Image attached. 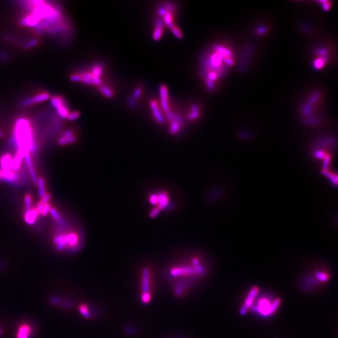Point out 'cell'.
Listing matches in <instances>:
<instances>
[{
	"instance_id": "cell-1",
	"label": "cell",
	"mask_w": 338,
	"mask_h": 338,
	"mask_svg": "<svg viewBox=\"0 0 338 338\" xmlns=\"http://www.w3.org/2000/svg\"><path fill=\"white\" fill-rule=\"evenodd\" d=\"M12 142L18 149L17 153L23 158L30 152H34L36 145L33 130L29 121L25 119L17 120L14 127Z\"/></svg>"
},
{
	"instance_id": "cell-2",
	"label": "cell",
	"mask_w": 338,
	"mask_h": 338,
	"mask_svg": "<svg viewBox=\"0 0 338 338\" xmlns=\"http://www.w3.org/2000/svg\"><path fill=\"white\" fill-rule=\"evenodd\" d=\"M56 249L58 251H64L70 249V251H76L78 247V237L76 234L70 233L66 235H60L54 239Z\"/></svg>"
},
{
	"instance_id": "cell-3",
	"label": "cell",
	"mask_w": 338,
	"mask_h": 338,
	"mask_svg": "<svg viewBox=\"0 0 338 338\" xmlns=\"http://www.w3.org/2000/svg\"><path fill=\"white\" fill-rule=\"evenodd\" d=\"M0 181L6 182L14 185L18 184L20 181L19 175L12 170H6L0 169Z\"/></svg>"
},
{
	"instance_id": "cell-4",
	"label": "cell",
	"mask_w": 338,
	"mask_h": 338,
	"mask_svg": "<svg viewBox=\"0 0 338 338\" xmlns=\"http://www.w3.org/2000/svg\"><path fill=\"white\" fill-rule=\"evenodd\" d=\"M50 98V95L48 92H43V93H39L34 97H30L23 100L21 102V105L23 107L30 106L34 104H40V103L47 101Z\"/></svg>"
},
{
	"instance_id": "cell-5",
	"label": "cell",
	"mask_w": 338,
	"mask_h": 338,
	"mask_svg": "<svg viewBox=\"0 0 338 338\" xmlns=\"http://www.w3.org/2000/svg\"><path fill=\"white\" fill-rule=\"evenodd\" d=\"M196 273L194 267L190 266H183V267H177L171 269L170 275L173 277H179L182 275H189Z\"/></svg>"
},
{
	"instance_id": "cell-6",
	"label": "cell",
	"mask_w": 338,
	"mask_h": 338,
	"mask_svg": "<svg viewBox=\"0 0 338 338\" xmlns=\"http://www.w3.org/2000/svg\"><path fill=\"white\" fill-rule=\"evenodd\" d=\"M160 102L161 106L163 111L167 113L170 110L169 104V93L167 87L162 85L160 86Z\"/></svg>"
},
{
	"instance_id": "cell-7",
	"label": "cell",
	"mask_w": 338,
	"mask_h": 338,
	"mask_svg": "<svg viewBox=\"0 0 338 338\" xmlns=\"http://www.w3.org/2000/svg\"><path fill=\"white\" fill-rule=\"evenodd\" d=\"M81 82L86 85L101 86L102 81L101 79L95 78L91 72H83L81 73Z\"/></svg>"
},
{
	"instance_id": "cell-8",
	"label": "cell",
	"mask_w": 338,
	"mask_h": 338,
	"mask_svg": "<svg viewBox=\"0 0 338 338\" xmlns=\"http://www.w3.org/2000/svg\"><path fill=\"white\" fill-rule=\"evenodd\" d=\"M142 291L143 293H149L150 291V272L148 268H144L142 272Z\"/></svg>"
},
{
	"instance_id": "cell-9",
	"label": "cell",
	"mask_w": 338,
	"mask_h": 338,
	"mask_svg": "<svg viewBox=\"0 0 338 338\" xmlns=\"http://www.w3.org/2000/svg\"><path fill=\"white\" fill-rule=\"evenodd\" d=\"M24 158H25L26 164L27 165V167H28V170H29V173H30L32 180L33 181V182L34 184H36L37 181H38V179H37V177H36V174L35 169L33 167V162H32L31 157L30 155V154H28L26 155L25 156Z\"/></svg>"
},
{
	"instance_id": "cell-10",
	"label": "cell",
	"mask_w": 338,
	"mask_h": 338,
	"mask_svg": "<svg viewBox=\"0 0 338 338\" xmlns=\"http://www.w3.org/2000/svg\"><path fill=\"white\" fill-rule=\"evenodd\" d=\"M150 107L152 108L153 115L155 120L160 123H164V116H162V114H161L160 110L157 102L155 100H152L150 102Z\"/></svg>"
},
{
	"instance_id": "cell-11",
	"label": "cell",
	"mask_w": 338,
	"mask_h": 338,
	"mask_svg": "<svg viewBox=\"0 0 338 338\" xmlns=\"http://www.w3.org/2000/svg\"><path fill=\"white\" fill-rule=\"evenodd\" d=\"M271 305L268 300L261 299L259 302L257 311L263 316H269L271 314Z\"/></svg>"
},
{
	"instance_id": "cell-12",
	"label": "cell",
	"mask_w": 338,
	"mask_h": 338,
	"mask_svg": "<svg viewBox=\"0 0 338 338\" xmlns=\"http://www.w3.org/2000/svg\"><path fill=\"white\" fill-rule=\"evenodd\" d=\"M164 21L161 19L157 20L155 22V28L153 33V38L155 41H158L163 34L164 31Z\"/></svg>"
},
{
	"instance_id": "cell-13",
	"label": "cell",
	"mask_w": 338,
	"mask_h": 338,
	"mask_svg": "<svg viewBox=\"0 0 338 338\" xmlns=\"http://www.w3.org/2000/svg\"><path fill=\"white\" fill-rule=\"evenodd\" d=\"M32 329L30 325L23 324L18 328L17 337V338H30L32 335Z\"/></svg>"
},
{
	"instance_id": "cell-14",
	"label": "cell",
	"mask_w": 338,
	"mask_h": 338,
	"mask_svg": "<svg viewBox=\"0 0 338 338\" xmlns=\"http://www.w3.org/2000/svg\"><path fill=\"white\" fill-rule=\"evenodd\" d=\"M259 292V288L257 287H254L251 289V290L249 291V294H248V296L245 301V302H244V306L247 309H249L250 307H251L252 305H253V301L254 300V299L256 298V296L257 295V294Z\"/></svg>"
},
{
	"instance_id": "cell-15",
	"label": "cell",
	"mask_w": 338,
	"mask_h": 338,
	"mask_svg": "<svg viewBox=\"0 0 338 338\" xmlns=\"http://www.w3.org/2000/svg\"><path fill=\"white\" fill-rule=\"evenodd\" d=\"M182 125V119L179 115H175L174 120L170 123V133L171 134H175L180 130V127Z\"/></svg>"
},
{
	"instance_id": "cell-16",
	"label": "cell",
	"mask_w": 338,
	"mask_h": 338,
	"mask_svg": "<svg viewBox=\"0 0 338 338\" xmlns=\"http://www.w3.org/2000/svg\"><path fill=\"white\" fill-rule=\"evenodd\" d=\"M38 212H37L36 209H26L25 219V221L27 224L32 225L35 223L36 218L38 215Z\"/></svg>"
},
{
	"instance_id": "cell-17",
	"label": "cell",
	"mask_w": 338,
	"mask_h": 338,
	"mask_svg": "<svg viewBox=\"0 0 338 338\" xmlns=\"http://www.w3.org/2000/svg\"><path fill=\"white\" fill-rule=\"evenodd\" d=\"M13 158L9 154H5L0 158V165L2 169L6 170H12Z\"/></svg>"
},
{
	"instance_id": "cell-18",
	"label": "cell",
	"mask_w": 338,
	"mask_h": 338,
	"mask_svg": "<svg viewBox=\"0 0 338 338\" xmlns=\"http://www.w3.org/2000/svg\"><path fill=\"white\" fill-rule=\"evenodd\" d=\"M50 102L55 109L66 104L63 98L60 95H53L50 97Z\"/></svg>"
},
{
	"instance_id": "cell-19",
	"label": "cell",
	"mask_w": 338,
	"mask_h": 338,
	"mask_svg": "<svg viewBox=\"0 0 338 338\" xmlns=\"http://www.w3.org/2000/svg\"><path fill=\"white\" fill-rule=\"evenodd\" d=\"M50 213L51 215V217H53V218L56 220V221L57 222L59 223L61 226H65V222H64V220L62 218V217H60L59 213H58L57 212V211L54 209V208H51L50 209Z\"/></svg>"
},
{
	"instance_id": "cell-20",
	"label": "cell",
	"mask_w": 338,
	"mask_h": 338,
	"mask_svg": "<svg viewBox=\"0 0 338 338\" xmlns=\"http://www.w3.org/2000/svg\"><path fill=\"white\" fill-rule=\"evenodd\" d=\"M56 112L58 113V115H59L60 116H61L62 119H67L68 118V116L70 113V112H69V110L67 107V105L65 104L64 105H62L60 107H58V108L56 109Z\"/></svg>"
},
{
	"instance_id": "cell-21",
	"label": "cell",
	"mask_w": 338,
	"mask_h": 338,
	"mask_svg": "<svg viewBox=\"0 0 338 338\" xmlns=\"http://www.w3.org/2000/svg\"><path fill=\"white\" fill-rule=\"evenodd\" d=\"M91 73L95 78L100 79V77L103 73V66L100 65H94L92 68Z\"/></svg>"
},
{
	"instance_id": "cell-22",
	"label": "cell",
	"mask_w": 338,
	"mask_h": 338,
	"mask_svg": "<svg viewBox=\"0 0 338 338\" xmlns=\"http://www.w3.org/2000/svg\"><path fill=\"white\" fill-rule=\"evenodd\" d=\"M199 116V108L196 105L192 106L191 108L190 113L187 115V119L189 120H194L196 119Z\"/></svg>"
},
{
	"instance_id": "cell-23",
	"label": "cell",
	"mask_w": 338,
	"mask_h": 338,
	"mask_svg": "<svg viewBox=\"0 0 338 338\" xmlns=\"http://www.w3.org/2000/svg\"><path fill=\"white\" fill-rule=\"evenodd\" d=\"M192 264L194 265V268L195 269L196 273L199 274H202L204 272V269L199 262V260L197 258H194L192 260Z\"/></svg>"
},
{
	"instance_id": "cell-24",
	"label": "cell",
	"mask_w": 338,
	"mask_h": 338,
	"mask_svg": "<svg viewBox=\"0 0 338 338\" xmlns=\"http://www.w3.org/2000/svg\"><path fill=\"white\" fill-rule=\"evenodd\" d=\"M37 184L38 186V190H39V195L40 197H43L44 195L46 194L45 192V182L43 178L40 177L38 179Z\"/></svg>"
},
{
	"instance_id": "cell-25",
	"label": "cell",
	"mask_w": 338,
	"mask_h": 338,
	"mask_svg": "<svg viewBox=\"0 0 338 338\" xmlns=\"http://www.w3.org/2000/svg\"><path fill=\"white\" fill-rule=\"evenodd\" d=\"M76 140H77V137L75 136V135H73V136L70 137H67V138H65V137H62L59 139L58 143H59V144L61 145H65L74 143L75 142H76Z\"/></svg>"
},
{
	"instance_id": "cell-26",
	"label": "cell",
	"mask_w": 338,
	"mask_h": 338,
	"mask_svg": "<svg viewBox=\"0 0 338 338\" xmlns=\"http://www.w3.org/2000/svg\"><path fill=\"white\" fill-rule=\"evenodd\" d=\"M99 91L101 93V94L107 97V98H112L113 97V92L107 86L103 85L99 86Z\"/></svg>"
},
{
	"instance_id": "cell-27",
	"label": "cell",
	"mask_w": 338,
	"mask_h": 338,
	"mask_svg": "<svg viewBox=\"0 0 338 338\" xmlns=\"http://www.w3.org/2000/svg\"><path fill=\"white\" fill-rule=\"evenodd\" d=\"M185 285H186L185 283L183 282H180L176 285L175 289V294L177 296H180L182 294L183 290L185 289Z\"/></svg>"
},
{
	"instance_id": "cell-28",
	"label": "cell",
	"mask_w": 338,
	"mask_h": 338,
	"mask_svg": "<svg viewBox=\"0 0 338 338\" xmlns=\"http://www.w3.org/2000/svg\"><path fill=\"white\" fill-rule=\"evenodd\" d=\"M315 276L319 281H322V282H326L328 281L329 279V276L328 275V274L322 272H319V271L316 272L315 273Z\"/></svg>"
},
{
	"instance_id": "cell-29",
	"label": "cell",
	"mask_w": 338,
	"mask_h": 338,
	"mask_svg": "<svg viewBox=\"0 0 338 338\" xmlns=\"http://www.w3.org/2000/svg\"><path fill=\"white\" fill-rule=\"evenodd\" d=\"M38 44V40H31L30 41H27L23 45V47L25 49H31L35 47H36Z\"/></svg>"
},
{
	"instance_id": "cell-30",
	"label": "cell",
	"mask_w": 338,
	"mask_h": 338,
	"mask_svg": "<svg viewBox=\"0 0 338 338\" xmlns=\"http://www.w3.org/2000/svg\"><path fill=\"white\" fill-rule=\"evenodd\" d=\"M80 116V112L78 111H74L69 113L67 119L70 121H74L78 119Z\"/></svg>"
},
{
	"instance_id": "cell-31",
	"label": "cell",
	"mask_w": 338,
	"mask_h": 338,
	"mask_svg": "<svg viewBox=\"0 0 338 338\" xmlns=\"http://www.w3.org/2000/svg\"><path fill=\"white\" fill-rule=\"evenodd\" d=\"M80 311L84 317H85L86 318L90 317V313H89V309H88L86 306L82 305L80 307Z\"/></svg>"
},
{
	"instance_id": "cell-32",
	"label": "cell",
	"mask_w": 338,
	"mask_h": 338,
	"mask_svg": "<svg viewBox=\"0 0 338 338\" xmlns=\"http://www.w3.org/2000/svg\"><path fill=\"white\" fill-rule=\"evenodd\" d=\"M280 304L281 300L279 299H277L273 302V303L271 305V314H274L276 311L277 309L278 308L279 305H280Z\"/></svg>"
},
{
	"instance_id": "cell-33",
	"label": "cell",
	"mask_w": 338,
	"mask_h": 338,
	"mask_svg": "<svg viewBox=\"0 0 338 338\" xmlns=\"http://www.w3.org/2000/svg\"><path fill=\"white\" fill-rule=\"evenodd\" d=\"M171 30H172V32L173 33V34L176 37H177V38H179V39L182 38L183 35H182L181 31L179 30V29L177 27H176L175 26H174L171 29Z\"/></svg>"
},
{
	"instance_id": "cell-34",
	"label": "cell",
	"mask_w": 338,
	"mask_h": 338,
	"mask_svg": "<svg viewBox=\"0 0 338 338\" xmlns=\"http://www.w3.org/2000/svg\"><path fill=\"white\" fill-rule=\"evenodd\" d=\"M25 203L26 209H30V207L32 205V197L29 194L26 195L25 197Z\"/></svg>"
},
{
	"instance_id": "cell-35",
	"label": "cell",
	"mask_w": 338,
	"mask_h": 338,
	"mask_svg": "<svg viewBox=\"0 0 338 338\" xmlns=\"http://www.w3.org/2000/svg\"><path fill=\"white\" fill-rule=\"evenodd\" d=\"M50 209H51V205L50 203H46L45 204V205H44V207L43 208V210L41 212V214L43 216H46L48 212H50Z\"/></svg>"
},
{
	"instance_id": "cell-36",
	"label": "cell",
	"mask_w": 338,
	"mask_h": 338,
	"mask_svg": "<svg viewBox=\"0 0 338 338\" xmlns=\"http://www.w3.org/2000/svg\"><path fill=\"white\" fill-rule=\"evenodd\" d=\"M150 298H151V296H150V292L143 293V294L142 296V301L143 303L147 304L148 302H149L150 301Z\"/></svg>"
},
{
	"instance_id": "cell-37",
	"label": "cell",
	"mask_w": 338,
	"mask_h": 338,
	"mask_svg": "<svg viewBox=\"0 0 338 338\" xmlns=\"http://www.w3.org/2000/svg\"><path fill=\"white\" fill-rule=\"evenodd\" d=\"M70 79L71 82H81V77H80V74H73L70 76Z\"/></svg>"
},
{
	"instance_id": "cell-38",
	"label": "cell",
	"mask_w": 338,
	"mask_h": 338,
	"mask_svg": "<svg viewBox=\"0 0 338 338\" xmlns=\"http://www.w3.org/2000/svg\"><path fill=\"white\" fill-rule=\"evenodd\" d=\"M50 199H51V195L50 194H45L41 197V199L40 201L42 202L43 203L46 204L48 203Z\"/></svg>"
},
{
	"instance_id": "cell-39",
	"label": "cell",
	"mask_w": 338,
	"mask_h": 338,
	"mask_svg": "<svg viewBox=\"0 0 338 338\" xmlns=\"http://www.w3.org/2000/svg\"><path fill=\"white\" fill-rule=\"evenodd\" d=\"M167 117L168 120H169V122L171 123L173 120H174V118H175V115L173 114V113L171 111V110H169L168 111L167 113Z\"/></svg>"
},
{
	"instance_id": "cell-40",
	"label": "cell",
	"mask_w": 338,
	"mask_h": 338,
	"mask_svg": "<svg viewBox=\"0 0 338 338\" xmlns=\"http://www.w3.org/2000/svg\"><path fill=\"white\" fill-rule=\"evenodd\" d=\"M142 92V89H139H139H137L135 90L134 93V98L138 99V98L141 96Z\"/></svg>"
},
{
	"instance_id": "cell-41",
	"label": "cell",
	"mask_w": 338,
	"mask_h": 338,
	"mask_svg": "<svg viewBox=\"0 0 338 338\" xmlns=\"http://www.w3.org/2000/svg\"><path fill=\"white\" fill-rule=\"evenodd\" d=\"M74 135H73V132L71 131V130H67L66 131H65L63 135H62V137H65V138H67V137H72Z\"/></svg>"
},
{
	"instance_id": "cell-42",
	"label": "cell",
	"mask_w": 338,
	"mask_h": 338,
	"mask_svg": "<svg viewBox=\"0 0 338 338\" xmlns=\"http://www.w3.org/2000/svg\"><path fill=\"white\" fill-rule=\"evenodd\" d=\"M246 312H247V309L243 306L241 308L240 313H241V314L242 315H244V314H245Z\"/></svg>"
}]
</instances>
